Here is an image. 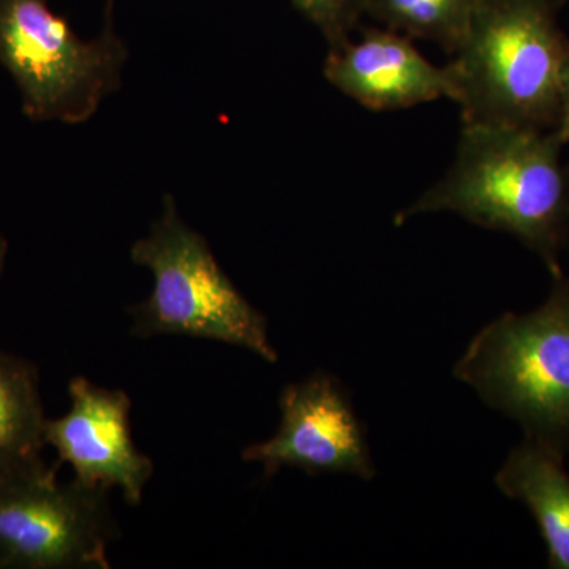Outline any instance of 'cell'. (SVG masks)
Segmentation results:
<instances>
[{"instance_id":"9c48e42d","label":"cell","mask_w":569,"mask_h":569,"mask_svg":"<svg viewBox=\"0 0 569 569\" xmlns=\"http://www.w3.org/2000/svg\"><path fill=\"white\" fill-rule=\"evenodd\" d=\"M329 84L372 111H396L438 99L455 102L451 67L427 61L410 37L387 28L362 29L326 56Z\"/></svg>"},{"instance_id":"6da1fadb","label":"cell","mask_w":569,"mask_h":569,"mask_svg":"<svg viewBox=\"0 0 569 569\" xmlns=\"http://www.w3.org/2000/svg\"><path fill=\"white\" fill-rule=\"evenodd\" d=\"M552 130L462 122L445 178L397 212L396 224L421 213L455 212L503 231L538 254L550 276L563 271L569 247V167Z\"/></svg>"},{"instance_id":"7a4b0ae2","label":"cell","mask_w":569,"mask_h":569,"mask_svg":"<svg viewBox=\"0 0 569 569\" xmlns=\"http://www.w3.org/2000/svg\"><path fill=\"white\" fill-rule=\"evenodd\" d=\"M560 0H490L452 56L462 122L550 132L559 122L569 40Z\"/></svg>"},{"instance_id":"30bf717a","label":"cell","mask_w":569,"mask_h":569,"mask_svg":"<svg viewBox=\"0 0 569 569\" xmlns=\"http://www.w3.org/2000/svg\"><path fill=\"white\" fill-rule=\"evenodd\" d=\"M563 460L526 438L496 475L498 490L526 505L537 520L552 569H569V475Z\"/></svg>"},{"instance_id":"7c38bea8","label":"cell","mask_w":569,"mask_h":569,"mask_svg":"<svg viewBox=\"0 0 569 569\" xmlns=\"http://www.w3.org/2000/svg\"><path fill=\"white\" fill-rule=\"evenodd\" d=\"M490 0H365V17L455 56Z\"/></svg>"},{"instance_id":"8fae6325","label":"cell","mask_w":569,"mask_h":569,"mask_svg":"<svg viewBox=\"0 0 569 569\" xmlns=\"http://www.w3.org/2000/svg\"><path fill=\"white\" fill-rule=\"evenodd\" d=\"M47 419L37 366L0 350V478L44 462Z\"/></svg>"},{"instance_id":"277c9868","label":"cell","mask_w":569,"mask_h":569,"mask_svg":"<svg viewBox=\"0 0 569 569\" xmlns=\"http://www.w3.org/2000/svg\"><path fill=\"white\" fill-rule=\"evenodd\" d=\"M134 264L149 269V298L130 307L134 337L183 336L246 348L269 365L279 353L269 340L268 318L236 288L203 234L183 222L174 198L163 197L151 231L130 250Z\"/></svg>"},{"instance_id":"52a82bcc","label":"cell","mask_w":569,"mask_h":569,"mask_svg":"<svg viewBox=\"0 0 569 569\" xmlns=\"http://www.w3.org/2000/svg\"><path fill=\"white\" fill-rule=\"evenodd\" d=\"M279 408L274 436L242 451V460L260 463L266 478L284 467L299 468L310 477L347 473L366 481L376 477L365 425L346 388L331 373L316 372L288 385Z\"/></svg>"},{"instance_id":"9a60e30c","label":"cell","mask_w":569,"mask_h":569,"mask_svg":"<svg viewBox=\"0 0 569 569\" xmlns=\"http://www.w3.org/2000/svg\"><path fill=\"white\" fill-rule=\"evenodd\" d=\"M10 244L6 236L0 231V277L6 272L7 260H9Z\"/></svg>"},{"instance_id":"8992f818","label":"cell","mask_w":569,"mask_h":569,"mask_svg":"<svg viewBox=\"0 0 569 569\" xmlns=\"http://www.w3.org/2000/svg\"><path fill=\"white\" fill-rule=\"evenodd\" d=\"M58 466L0 478V569H110L118 538L108 493L59 482Z\"/></svg>"},{"instance_id":"5b68a950","label":"cell","mask_w":569,"mask_h":569,"mask_svg":"<svg viewBox=\"0 0 569 569\" xmlns=\"http://www.w3.org/2000/svg\"><path fill=\"white\" fill-rule=\"evenodd\" d=\"M129 48L107 0L103 29L82 40L48 0H0V66L17 84L32 122H88L122 86Z\"/></svg>"},{"instance_id":"4fadbf2b","label":"cell","mask_w":569,"mask_h":569,"mask_svg":"<svg viewBox=\"0 0 569 569\" xmlns=\"http://www.w3.org/2000/svg\"><path fill=\"white\" fill-rule=\"evenodd\" d=\"M307 21L325 37L329 50L351 40V33L365 18V0H290Z\"/></svg>"},{"instance_id":"3957f363","label":"cell","mask_w":569,"mask_h":569,"mask_svg":"<svg viewBox=\"0 0 569 569\" xmlns=\"http://www.w3.org/2000/svg\"><path fill=\"white\" fill-rule=\"evenodd\" d=\"M552 277L548 299L529 313L507 312L482 328L455 377L486 406L515 419L550 451L569 452V277Z\"/></svg>"},{"instance_id":"ba28073f","label":"cell","mask_w":569,"mask_h":569,"mask_svg":"<svg viewBox=\"0 0 569 569\" xmlns=\"http://www.w3.org/2000/svg\"><path fill=\"white\" fill-rule=\"evenodd\" d=\"M70 410L47 419L44 441L58 463L74 471L88 488L121 489L123 500L138 507L151 481L153 462L134 447L130 429L132 400L122 389L97 387L84 377L71 378Z\"/></svg>"},{"instance_id":"5bb4252c","label":"cell","mask_w":569,"mask_h":569,"mask_svg":"<svg viewBox=\"0 0 569 569\" xmlns=\"http://www.w3.org/2000/svg\"><path fill=\"white\" fill-rule=\"evenodd\" d=\"M556 134L557 140L561 144H568L569 142V66L567 74H565L563 93H561V107L559 122H557L556 129L552 130Z\"/></svg>"}]
</instances>
